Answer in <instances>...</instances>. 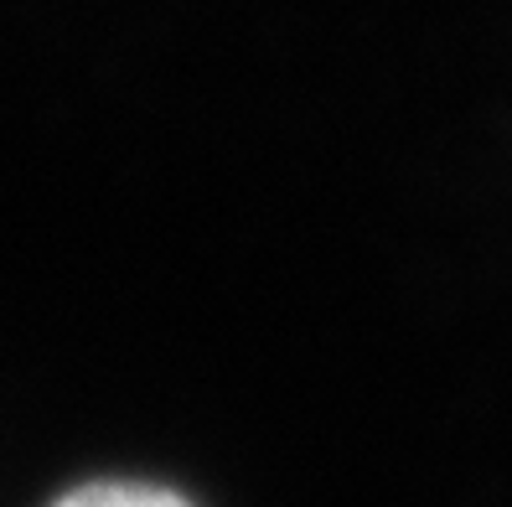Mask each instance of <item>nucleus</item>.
I'll return each instance as SVG.
<instances>
[{"label": "nucleus", "instance_id": "obj_1", "mask_svg": "<svg viewBox=\"0 0 512 507\" xmlns=\"http://www.w3.org/2000/svg\"><path fill=\"white\" fill-rule=\"evenodd\" d=\"M52 507H192L182 492L156 487V482H83L73 492H63Z\"/></svg>", "mask_w": 512, "mask_h": 507}]
</instances>
